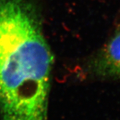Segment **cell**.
<instances>
[{
	"instance_id": "6da1fadb",
	"label": "cell",
	"mask_w": 120,
	"mask_h": 120,
	"mask_svg": "<svg viewBox=\"0 0 120 120\" xmlns=\"http://www.w3.org/2000/svg\"><path fill=\"white\" fill-rule=\"evenodd\" d=\"M53 59L34 0H0L1 120H49Z\"/></svg>"
},
{
	"instance_id": "7a4b0ae2",
	"label": "cell",
	"mask_w": 120,
	"mask_h": 120,
	"mask_svg": "<svg viewBox=\"0 0 120 120\" xmlns=\"http://www.w3.org/2000/svg\"><path fill=\"white\" fill-rule=\"evenodd\" d=\"M87 74L100 78H120V30L86 65Z\"/></svg>"
}]
</instances>
